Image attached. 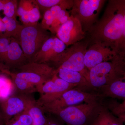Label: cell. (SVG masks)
Listing matches in <instances>:
<instances>
[{"label": "cell", "mask_w": 125, "mask_h": 125, "mask_svg": "<svg viewBox=\"0 0 125 125\" xmlns=\"http://www.w3.org/2000/svg\"><path fill=\"white\" fill-rule=\"evenodd\" d=\"M40 12L44 13L45 11L51 7L63 4L65 0H36Z\"/></svg>", "instance_id": "obj_26"}, {"label": "cell", "mask_w": 125, "mask_h": 125, "mask_svg": "<svg viewBox=\"0 0 125 125\" xmlns=\"http://www.w3.org/2000/svg\"><path fill=\"white\" fill-rule=\"evenodd\" d=\"M100 99L97 93H90L77 87L66 91L54 101L40 107L44 112L53 114L69 107L97 102Z\"/></svg>", "instance_id": "obj_6"}, {"label": "cell", "mask_w": 125, "mask_h": 125, "mask_svg": "<svg viewBox=\"0 0 125 125\" xmlns=\"http://www.w3.org/2000/svg\"><path fill=\"white\" fill-rule=\"evenodd\" d=\"M102 105L101 101L83 103L62 109L53 114L66 125H90Z\"/></svg>", "instance_id": "obj_5"}, {"label": "cell", "mask_w": 125, "mask_h": 125, "mask_svg": "<svg viewBox=\"0 0 125 125\" xmlns=\"http://www.w3.org/2000/svg\"><path fill=\"white\" fill-rule=\"evenodd\" d=\"M35 100L31 94L16 92L7 98L0 101V112L5 125L14 117L25 111Z\"/></svg>", "instance_id": "obj_10"}, {"label": "cell", "mask_w": 125, "mask_h": 125, "mask_svg": "<svg viewBox=\"0 0 125 125\" xmlns=\"http://www.w3.org/2000/svg\"><path fill=\"white\" fill-rule=\"evenodd\" d=\"M32 120L27 109L12 118L5 125H32Z\"/></svg>", "instance_id": "obj_22"}, {"label": "cell", "mask_w": 125, "mask_h": 125, "mask_svg": "<svg viewBox=\"0 0 125 125\" xmlns=\"http://www.w3.org/2000/svg\"><path fill=\"white\" fill-rule=\"evenodd\" d=\"M56 73L59 78L67 83L76 84L83 90L92 88L87 79L78 72L59 69L56 70Z\"/></svg>", "instance_id": "obj_15"}, {"label": "cell", "mask_w": 125, "mask_h": 125, "mask_svg": "<svg viewBox=\"0 0 125 125\" xmlns=\"http://www.w3.org/2000/svg\"><path fill=\"white\" fill-rule=\"evenodd\" d=\"M43 14V18L40 24L43 28L49 30L54 21V16L49 9L45 11Z\"/></svg>", "instance_id": "obj_27"}, {"label": "cell", "mask_w": 125, "mask_h": 125, "mask_svg": "<svg viewBox=\"0 0 125 125\" xmlns=\"http://www.w3.org/2000/svg\"><path fill=\"white\" fill-rule=\"evenodd\" d=\"M15 93V87L11 79L5 74H0V101L7 98Z\"/></svg>", "instance_id": "obj_19"}, {"label": "cell", "mask_w": 125, "mask_h": 125, "mask_svg": "<svg viewBox=\"0 0 125 125\" xmlns=\"http://www.w3.org/2000/svg\"><path fill=\"white\" fill-rule=\"evenodd\" d=\"M28 62L18 40L10 38L9 49L4 62L0 65L2 70L10 71Z\"/></svg>", "instance_id": "obj_14"}, {"label": "cell", "mask_w": 125, "mask_h": 125, "mask_svg": "<svg viewBox=\"0 0 125 125\" xmlns=\"http://www.w3.org/2000/svg\"><path fill=\"white\" fill-rule=\"evenodd\" d=\"M70 16L69 13L66 10H62L60 12L57 16L54 19V21L49 30L52 34H56L60 27L69 20Z\"/></svg>", "instance_id": "obj_21"}, {"label": "cell", "mask_w": 125, "mask_h": 125, "mask_svg": "<svg viewBox=\"0 0 125 125\" xmlns=\"http://www.w3.org/2000/svg\"><path fill=\"white\" fill-rule=\"evenodd\" d=\"M125 118L117 116L103 105L94 120L90 125H123Z\"/></svg>", "instance_id": "obj_17"}, {"label": "cell", "mask_w": 125, "mask_h": 125, "mask_svg": "<svg viewBox=\"0 0 125 125\" xmlns=\"http://www.w3.org/2000/svg\"><path fill=\"white\" fill-rule=\"evenodd\" d=\"M37 4L36 0H21L19 1L17 9V15L20 18L28 13Z\"/></svg>", "instance_id": "obj_23"}, {"label": "cell", "mask_w": 125, "mask_h": 125, "mask_svg": "<svg viewBox=\"0 0 125 125\" xmlns=\"http://www.w3.org/2000/svg\"><path fill=\"white\" fill-rule=\"evenodd\" d=\"M2 73V72H1V70L0 68V74Z\"/></svg>", "instance_id": "obj_36"}, {"label": "cell", "mask_w": 125, "mask_h": 125, "mask_svg": "<svg viewBox=\"0 0 125 125\" xmlns=\"http://www.w3.org/2000/svg\"><path fill=\"white\" fill-rule=\"evenodd\" d=\"M120 105V107L121 110H122L123 113L125 115V99H124V101H123L122 103Z\"/></svg>", "instance_id": "obj_33"}, {"label": "cell", "mask_w": 125, "mask_h": 125, "mask_svg": "<svg viewBox=\"0 0 125 125\" xmlns=\"http://www.w3.org/2000/svg\"><path fill=\"white\" fill-rule=\"evenodd\" d=\"M28 114L32 120V125H45L47 118L44 115V112L41 107L34 100L27 108Z\"/></svg>", "instance_id": "obj_18"}, {"label": "cell", "mask_w": 125, "mask_h": 125, "mask_svg": "<svg viewBox=\"0 0 125 125\" xmlns=\"http://www.w3.org/2000/svg\"><path fill=\"white\" fill-rule=\"evenodd\" d=\"M76 84L70 83L59 78L57 74L43 85L37 87L40 97L36 103L40 106L52 102L66 91L77 87Z\"/></svg>", "instance_id": "obj_9"}, {"label": "cell", "mask_w": 125, "mask_h": 125, "mask_svg": "<svg viewBox=\"0 0 125 125\" xmlns=\"http://www.w3.org/2000/svg\"></svg>", "instance_id": "obj_37"}, {"label": "cell", "mask_w": 125, "mask_h": 125, "mask_svg": "<svg viewBox=\"0 0 125 125\" xmlns=\"http://www.w3.org/2000/svg\"><path fill=\"white\" fill-rule=\"evenodd\" d=\"M105 0H73L71 15L80 22L83 30L89 32L98 21Z\"/></svg>", "instance_id": "obj_7"}, {"label": "cell", "mask_w": 125, "mask_h": 125, "mask_svg": "<svg viewBox=\"0 0 125 125\" xmlns=\"http://www.w3.org/2000/svg\"><path fill=\"white\" fill-rule=\"evenodd\" d=\"M123 80H125V73H124V75H123Z\"/></svg>", "instance_id": "obj_35"}, {"label": "cell", "mask_w": 125, "mask_h": 125, "mask_svg": "<svg viewBox=\"0 0 125 125\" xmlns=\"http://www.w3.org/2000/svg\"><path fill=\"white\" fill-rule=\"evenodd\" d=\"M27 14L29 18L30 24L37 23L40 18V12L37 3L33 8Z\"/></svg>", "instance_id": "obj_28"}, {"label": "cell", "mask_w": 125, "mask_h": 125, "mask_svg": "<svg viewBox=\"0 0 125 125\" xmlns=\"http://www.w3.org/2000/svg\"><path fill=\"white\" fill-rule=\"evenodd\" d=\"M10 38L4 33L0 34V65L4 62L10 43Z\"/></svg>", "instance_id": "obj_25"}, {"label": "cell", "mask_w": 125, "mask_h": 125, "mask_svg": "<svg viewBox=\"0 0 125 125\" xmlns=\"http://www.w3.org/2000/svg\"><path fill=\"white\" fill-rule=\"evenodd\" d=\"M123 0L108 1L104 13L89 32L90 42L105 43L118 52L123 33Z\"/></svg>", "instance_id": "obj_1"}, {"label": "cell", "mask_w": 125, "mask_h": 125, "mask_svg": "<svg viewBox=\"0 0 125 125\" xmlns=\"http://www.w3.org/2000/svg\"><path fill=\"white\" fill-rule=\"evenodd\" d=\"M66 47L62 41L52 34L30 62L52 64Z\"/></svg>", "instance_id": "obj_13"}, {"label": "cell", "mask_w": 125, "mask_h": 125, "mask_svg": "<svg viewBox=\"0 0 125 125\" xmlns=\"http://www.w3.org/2000/svg\"><path fill=\"white\" fill-rule=\"evenodd\" d=\"M2 20L5 24V31L4 34L10 38L17 40L22 25L20 24L16 19L4 16Z\"/></svg>", "instance_id": "obj_20"}, {"label": "cell", "mask_w": 125, "mask_h": 125, "mask_svg": "<svg viewBox=\"0 0 125 125\" xmlns=\"http://www.w3.org/2000/svg\"><path fill=\"white\" fill-rule=\"evenodd\" d=\"M52 34L43 28L40 23L22 25L17 40L28 60L30 62Z\"/></svg>", "instance_id": "obj_4"}, {"label": "cell", "mask_w": 125, "mask_h": 125, "mask_svg": "<svg viewBox=\"0 0 125 125\" xmlns=\"http://www.w3.org/2000/svg\"><path fill=\"white\" fill-rule=\"evenodd\" d=\"M56 34L66 46H69L82 41L86 33L78 19L70 15L69 20L60 27Z\"/></svg>", "instance_id": "obj_12"}, {"label": "cell", "mask_w": 125, "mask_h": 125, "mask_svg": "<svg viewBox=\"0 0 125 125\" xmlns=\"http://www.w3.org/2000/svg\"><path fill=\"white\" fill-rule=\"evenodd\" d=\"M123 2L124 5V16L123 33L120 45L119 54L125 56V0H123Z\"/></svg>", "instance_id": "obj_29"}, {"label": "cell", "mask_w": 125, "mask_h": 125, "mask_svg": "<svg viewBox=\"0 0 125 125\" xmlns=\"http://www.w3.org/2000/svg\"><path fill=\"white\" fill-rule=\"evenodd\" d=\"M118 52L105 43L91 42L84 56L85 66L89 70L102 62L112 60Z\"/></svg>", "instance_id": "obj_11"}, {"label": "cell", "mask_w": 125, "mask_h": 125, "mask_svg": "<svg viewBox=\"0 0 125 125\" xmlns=\"http://www.w3.org/2000/svg\"><path fill=\"white\" fill-rule=\"evenodd\" d=\"M7 1V0H0V11L3 10L4 6Z\"/></svg>", "instance_id": "obj_32"}, {"label": "cell", "mask_w": 125, "mask_h": 125, "mask_svg": "<svg viewBox=\"0 0 125 125\" xmlns=\"http://www.w3.org/2000/svg\"><path fill=\"white\" fill-rule=\"evenodd\" d=\"M90 42V40L82 41L73 44L59 54L52 63L56 69H63L78 72L89 82V70L85 66L84 56Z\"/></svg>", "instance_id": "obj_3"}, {"label": "cell", "mask_w": 125, "mask_h": 125, "mask_svg": "<svg viewBox=\"0 0 125 125\" xmlns=\"http://www.w3.org/2000/svg\"><path fill=\"white\" fill-rule=\"evenodd\" d=\"M5 28L4 24L2 20V19L0 18V34L5 33Z\"/></svg>", "instance_id": "obj_31"}, {"label": "cell", "mask_w": 125, "mask_h": 125, "mask_svg": "<svg viewBox=\"0 0 125 125\" xmlns=\"http://www.w3.org/2000/svg\"><path fill=\"white\" fill-rule=\"evenodd\" d=\"M0 125H5L4 119L0 112Z\"/></svg>", "instance_id": "obj_34"}, {"label": "cell", "mask_w": 125, "mask_h": 125, "mask_svg": "<svg viewBox=\"0 0 125 125\" xmlns=\"http://www.w3.org/2000/svg\"><path fill=\"white\" fill-rule=\"evenodd\" d=\"M18 5L16 0H7L3 9L5 16L16 19Z\"/></svg>", "instance_id": "obj_24"}, {"label": "cell", "mask_w": 125, "mask_h": 125, "mask_svg": "<svg viewBox=\"0 0 125 125\" xmlns=\"http://www.w3.org/2000/svg\"><path fill=\"white\" fill-rule=\"evenodd\" d=\"M15 69L16 71H10L36 88L43 85L56 73L55 67L45 63L27 62Z\"/></svg>", "instance_id": "obj_8"}, {"label": "cell", "mask_w": 125, "mask_h": 125, "mask_svg": "<svg viewBox=\"0 0 125 125\" xmlns=\"http://www.w3.org/2000/svg\"><path fill=\"white\" fill-rule=\"evenodd\" d=\"M100 97L125 99V80L115 81L98 89Z\"/></svg>", "instance_id": "obj_16"}, {"label": "cell", "mask_w": 125, "mask_h": 125, "mask_svg": "<svg viewBox=\"0 0 125 125\" xmlns=\"http://www.w3.org/2000/svg\"><path fill=\"white\" fill-rule=\"evenodd\" d=\"M125 71V56L118 54L112 60L101 63L89 70L91 88L99 89L115 81L123 80Z\"/></svg>", "instance_id": "obj_2"}, {"label": "cell", "mask_w": 125, "mask_h": 125, "mask_svg": "<svg viewBox=\"0 0 125 125\" xmlns=\"http://www.w3.org/2000/svg\"><path fill=\"white\" fill-rule=\"evenodd\" d=\"M63 122L58 118L47 117V122L45 125H63Z\"/></svg>", "instance_id": "obj_30"}, {"label": "cell", "mask_w": 125, "mask_h": 125, "mask_svg": "<svg viewBox=\"0 0 125 125\" xmlns=\"http://www.w3.org/2000/svg\"></svg>", "instance_id": "obj_38"}]
</instances>
